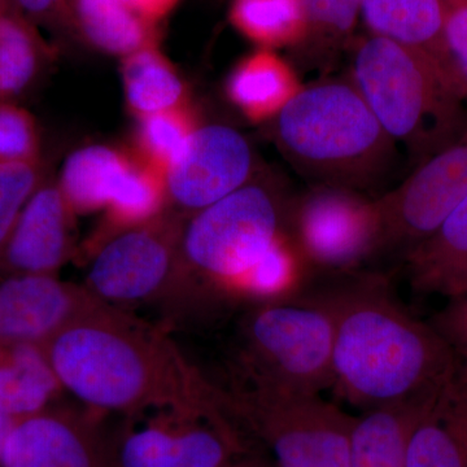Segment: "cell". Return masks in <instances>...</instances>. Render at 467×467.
Wrapping results in <instances>:
<instances>
[{
    "label": "cell",
    "instance_id": "obj_9",
    "mask_svg": "<svg viewBox=\"0 0 467 467\" xmlns=\"http://www.w3.org/2000/svg\"><path fill=\"white\" fill-rule=\"evenodd\" d=\"M467 196V130L378 196V256H405L427 241Z\"/></svg>",
    "mask_w": 467,
    "mask_h": 467
},
{
    "label": "cell",
    "instance_id": "obj_25",
    "mask_svg": "<svg viewBox=\"0 0 467 467\" xmlns=\"http://www.w3.org/2000/svg\"><path fill=\"white\" fill-rule=\"evenodd\" d=\"M45 43L15 5L0 8V101L26 90L41 70Z\"/></svg>",
    "mask_w": 467,
    "mask_h": 467
},
{
    "label": "cell",
    "instance_id": "obj_14",
    "mask_svg": "<svg viewBox=\"0 0 467 467\" xmlns=\"http://www.w3.org/2000/svg\"><path fill=\"white\" fill-rule=\"evenodd\" d=\"M0 467H110V462L94 418L47 408L16 420Z\"/></svg>",
    "mask_w": 467,
    "mask_h": 467
},
{
    "label": "cell",
    "instance_id": "obj_10",
    "mask_svg": "<svg viewBox=\"0 0 467 467\" xmlns=\"http://www.w3.org/2000/svg\"><path fill=\"white\" fill-rule=\"evenodd\" d=\"M181 230L161 216L126 229L98 252L85 287L112 306L155 299L178 275Z\"/></svg>",
    "mask_w": 467,
    "mask_h": 467
},
{
    "label": "cell",
    "instance_id": "obj_22",
    "mask_svg": "<svg viewBox=\"0 0 467 467\" xmlns=\"http://www.w3.org/2000/svg\"><path fill=\"white\" fill-rule=\"evenodd\" d=\"M125 100L138 119L186 106V86L158 43L124 57Z\"/></svg>",
    "mask_w": 467,
    "mask_h": 467
},
{
    "label": "cell",
    "instance_id": "obj_3",
    "mask_svg": "<svg viewBox=\"0 0 467 467\" xmlns=\"http://www.w3.org/2000/svg\"><path fill=\"white\" fill-rule=\"evenodd\" d=\"M272 122L282 155L313 186L367 193L395 161L396 143L352 82L303 86Z\"/></svg>",
    "mask_w": 467,
    "mask_h": 467
},
{
    "label": "cell",
    "instance_id": "obj_26",
    "mask_svg": "<svg viewBox=\"0 0 467 467\" xmlns=\"http://www.w3.org/2000/svg\"><path fill=\"white\" fill-rule=\"evenodd\" d=\"M230 23L259 48H295L304 38L301 0H233Z\"/></svg>",
    "mask_w": 467,
    "mask_h": 467
},
{
    "label": "cell",
    "instance_id": "obj_35",
    "mask_svg": "<svg viewBox=\"0 0 467 467\" xmlns=\"http://www.w3.org/2000/svg\"><path fill=\"white\" fill-rule=\"evenodd\" d=\"M441 410L451 429L459 435L467 454V408L448 391L441 400Z\"/></svg>",
    "mask_w": 467,
    "mask_h": 467
},
{
    "label": "cell",
    "instance_id": "obj_12",
    "mask_svg": "<svg viewBox=\"0 0 467 467\" xmlns=\"http://www.w3.org/2000/svg\"><path fill=\"white\" fill-rule=\"evenodd\" d=\"M252 171L254 153L238 130L223 125L198 126L165 175L167 195L192 216L251 182Z\"/></svg>",
    "mask_w": 467,
    "mask_h": 467
},
{
    "label": "cell",
    "instance_id": "obj_37",
    "mask_svg": "<svg viewBox=\"0 0 467 467\" xmlns=\"http://www.w3.org/2000/svg\"><path fill=\"white\" fill-rule=\"evenodd\" d=\"M451 393L467 408V365L460 364L459 371L451 387Z\"/></svg>",
    "mask_w": 467,
    "mask_h": 467
},
{
    "label": "cell",
    "instance_id": "obj_19",
    "mask_svg": "<svg viewBox=\"0 0 467 467\" xmlns=\"http://www.w3.org/2000/svg\"><path fill=\"white\" fill-rule=\"evenodd\" d=\"M61 391L42 346L0 342V411L21 420L50 408Z\"/></svg>",
    "mask_w": 467,
    "mask_h": 467
},
{
    "label": "cell",
    "instance_id": "obj_5",
    "mask_svg": "<svg viewBox=\"0 0 467 467\" xmlns=\"http://www.w3.org/2000/svg\"><path fill=\"white\" fill-rule=\"evenodd\" d=\"M290 199L273 184L248 182L192 214L180 236L177 281L202 297L235 292L285 233Z\"/></svg>",
    "mask_w": 467,
    "mask_h": 467
},
{
    "label": "cell",
    "instance_id": "obj_40",
    "mask_svg": "<svg viewBox=\"0 0 467 467\" xmlns=\"http://www.w3.org/2000/svg\"><path fill=\"white\" fill-rule=\"evenodd\" d=\"M14 0H0V8L12 7Z\"/></svg>",
    "mask_w": 467,
    "mask_h": 467
},
{
    "label": "cell",
    "instance_id": "obj_32",
    "mask_svg": "<svg viewBox=\"0 0 467 467\" xmlns=\"http://www.w3.org/2000/svg\"><path fill=\"white\" fill-rule=\"evenodd\" d=\"M441 3L451 72L467 97V0H441Z\"/></svg>",
    "mask_w": 467,
    "mask_h": 467
},
{
    "label": "cell",
    "instance_id": "obj_7",
    "mask_svg": "<svg viewBox=\"0 0 467 467\" xmlns=\"http://www.w3.org/2000/svg\"><path fill=\"white\" fill-rule=\"evenodd\" d=\"M213 399L242 439L251 435L270 451L275 467H349L356 417L321 395L213 386Z\"/></svg>",
    "mask_w": 467,
    "mask_h": 467
},
{
    "label": "cell",
    "instance_id": "obj_39",
    "mask_svg": "<svg viewBox=\"0 0 467 467\" xmlns=\"http://www.w3.org/2000/svg\"><path fill=\"white\" fill-rule=\"evenodd\" d=\"M230 467H266V462L260 459H252L250 456H242L234 461Z\"/></svg>",
    "mask_w": 467,
    "mask_h": 467
},
{
    "label": "cell",
    "instance_id": "obj_27",
    "mask_svg": "<svg viewBox=\"0 0 467 467\" xmlns=\"http://www.w3.org/2000/svg\"><path fill=\"white\" fill-rule=\"evenodd\" d=\"M167 198L164 175L140 158H130L106 211L112 223L130 229L160 216Z\"/></svg>",
    "mask_w": 467,
    "mask_h": 467
},
{
    "label": "cell",
    "instance_id": "obj_31",
    "mask_svg": "<svg viewBox=\"0 0 467 467\" xmlns=\"http://www.w3.org/2000/svg\"><path fill=\"white\" fill-rule=\"evenodd\" d=\"M39 161L0 167V245L39 187Z\"/></svg>",
    "mask_w": 467,
    "mask_h": 467
},
{
    "label": "cell",
    "instance_id": "obj_18",
    "mask_svg": "<svg viewBox=\"0 0 467 467\" xmlns=\"http://www.w3.org/2000/svg\"><path fill=\"white\" fill-rule=\"evenodd\" d=\"M303 88L290 63L275 50L259 48L243 58L229 76L227 97L254 122L273 119Z\"/></svg>",
    "mask_w": 467,
    "mask_h": 467
},
{
    "label": "cell",
    "instance_id": "obj_8",
    "mask_svg": "<svg viewBox=\"0 0 467 467\" xmlns=\"http://www.w3.org/2000/svg\"><path fill=\"white\" fill-rule=\"evenodd\" d=\"M285 233L308 272L350 275L377 257V199L353 190L315 186L288 201Z\"/></svg>",
    "mask_w": 467,
    "mask_h": 467
},
{
    "label": "cell",
    "instance_id": "obj_16",
    "mask_svg": "<svg viewBox=\"0 0 467 467\" xmlns=\"http://www.w3.org/2000/svg\"><path fill=\"white\" fill-rule=\"evenodd\" d=\"M418 294L448 300L467 294V196L427 241L402 259Z\"/></svg>",
    "mask_w": 467,
    "mask_h": 467
},
{
    "label": "cell",
    "instance_id": "obj_24",
    "mask_svg": "<svg viewBox=\"0 0 467 467\" xmlns=\"http://www.w3.org/2000/svg\"><path fill=\"white\" fill-rule=\"evenodd\" d=\"M303 41L292 48L308 67H324L353 38L361 18V0H301Z\"/></svg>",
    "mask_w": 467,
    "mask_h": 467
},
{
    "label": "cell",
    "instance_id": "obj_34",
    "mask_svg": "<svg viewBox=\"0 0 467 467\" xmlns=\"http://www.w3.org/2000/svg\"><path fill=\"white\" fill-rule=\"evenodd\" d=\"M430 324L441 335L445 342L467 331V294L450 300L444 309L436 313Z\"/></svg>",
    "mask_w": 467,
    "mask_h": 467
},
{
    "label": "cell",
    "instance_id": "obj_1",
    "mask_svg": "<svg viewBox=\"0 0 467 467\" xmlns=\"http://www.w3.org/2000/svg\"><path fill=\"white\" fill-rule=\"evenodd\" d=\"M340 276L315 294L333 318L331 389L362 411L441 401L460 368L450 344L395 299L386 276Z\"/></svg>",
    "mask_w": 467,
    "mask_h": 467
},
{
    "label": "cell",
    "instance_id": "obj_2",
    "mask_svg": "<svg viewBox=\"0 0 467 467\" xmlns=\"http://www.w3.org/2000/svg\"><path fill=\"white\" fill-rule=\"evenodd\" d=\"M61 389L94 411H216L213 384L164 335L100 304L43 344Z\"/></svg>",
    "mask_w": 467,
    "mask_h": 467
},
{
    "label": "cell",
    "instance_id": "obj_33",
    "mask_svg": "<svg viewBox=\"0 0 467 467\" xmlns=\"http://www.w3.org/2000/svg\"><path fill=\"white\" fill-rule=\"evenodd\" d=\"M14 5L36 26H50L69 17V0H14Z\"/></svg>",
    "mask_w": 467,
    "mask_h": 467
},
{
    "label": "cell",
    "instance_id": "obj_29",
    "mask_svg": "<svg viewBox=\"0 0 467 467\" xmlns=\"http://www.w3.org/2000/svg\"><path fill=\"white\" fill-rule=\"evenodd\" d=\"M441 400L414 426L409 438L405 467H467L465 448L445 420Z\"/></svg>",
    "mask_w": 467,
    "mask_h": 467
},
{
    "label": "cell",
    "instance_id": "obj_6",
    "mask_svg": "<svg viewBox=\"0 0 467 467\" xmlns=\"http://www.w3.org/2000/svg\"><path fill=\"white\" fill-rule=\"evenodd\" d=\"M239 337L243 386L304 395L333 387V318L316 295L257 304Z\"/></svg>",
    "mask_w": 467,
    "mask_h": 467
},
{
    "label": "cell",
    "instance_id": "obj_28",
    "mask_svg": "<svg viewBox=\"0 0 467 467\" xmlns=\"http://www.w3.org/2000/svg\"><path fill=\"white\" fill-rule=\"evenodd\" d=\"M196 129L195 119L186 106L142 117L135 138L138 158L165 178Z\"/></svg>",
    "mask_w": 467,
    "mask_h": 467
},
{
    "label": "cell",
    "instance_id": "obj_4",
    "mask_svg": "<svg viewBox=\"0 0 467 467\" xmlns=\"http://www.w3.org/2000/svg\"><path fill=\"white\" fill-rule=\"evenodd\" d=\"M352 52V84L416 165L465 133V92L434 58L370 34Z\"/></svg>",
    "mask_w": 467,
    "mask_h": 467
},
{
    "label": "cell",
    "instance_id": "obj_13",
    "mask_svg": "<svg viewBox=\"0 0 467 467\" xmlns=\"http://www.w3.org/2000/svg\"><path fill=\"white\" fill-rule=\"evenodd\" d=\"M103 301L54 275H14L0 282V342L43 346Z\"/></svg>",
    "mask_w": 467,
    "mask_h": 467
},
{
    "label": "cell",
    "instance_id": "obj_15",
    "mask_svg": "<svg viewBox=\"0 0 467 467\" xmlns=\"http://www.w3.org/2000/svg\"><path fill=\"white\" fill-rule=\"evenodd\" d=\"M72 208L58 186H39L0 245L12 275H54L72 247Z\"/></svg>",
    "mask_w": 467,
    "mask_h": 467
},
{
    "label": "cell",
    "instance_id": "obj_21",
    "mask_svg": "<svg viewBox=\"0 0 467 467\" xmlns=\"http://www.w3.org/2000/svg\"><path fill=\"white\" fill-rule=\"evenodd\" d=\"M70 9L82 36L107 54L125 57L158 43L155 24L140 17L124 0H72Z\"/></svg>",
    "mask_w": 467,
    "mask_h": 467
},
{
    "label": "cell",
    "instance_id": "obj_11",
    "mask_svg": "<svg viewBox=\"0 0 467 467\" xmlns=\"http://www.w3.org/2000/svg\"><path fill=\"white\" fill-rule=\"evenodd\" d=\"M244 453V441L220 411L162 409L125 432L117 467H230Z\"/></svg>",
    "mask_w": 467,
    "mask_h": 467
},
{
    "label": "cell",
    "instance_id": "obj_41",
    "mask_svg": "<svg viewBox=\"0 0 467 467\" xmlns=\"http://www.w3.org/2000/svg\"><path fill=\"white\" fill-rule=\"evenodd\" d=\"M266 467H275V465L272 466V465H270V463L266 462Z\"/></svg>",
    "mask_w": 467,
    "mask_h": 467
},
{
    "label": "cell",
    "instance_id": "obj_38",
    "mask_svg": "<svg viewBox=\"0 0 467 467\" xmlns=\"http://www.w3.org/2000/svg\"><path fill=\"white\" fill-rule=\"evenodd\" d=\"M17 420L7 416V414L0 411V457H2L3 450H5V441H7L9 434H11L12 429H14L15 423Z\"/></svg>",
    "mask_w": 467,
    "mask_h": 467
},
{
    "label": "cell",
    "instance_id": "obj_36",
    "mask_svg": "<svg viewBox=\"0 0 467 467\" xmlns=\"http://www.w3.org/2000/svg\"><path fill=\"white\" fill-rule=\"evenodd\" d=\"M133 11L150 24H158L167 17L180 0H124Z\"/></svg>",
    "mask_w": 467,
    "mask_h": 467
},
{
    "label": "cell",
    "instance_id": "obj_17",
    "mask_svg": "<svg viewBox=\"0 0 467 467\" xmlns=\"http://www.w3.org/2000/svg\"><path fill=\"white\" fill-rule=\"evenodd\" d=\"M361 20L370 36L429 55L456 81L445 47L441 0H361Z\"/></svg>",
    "mask_w": 467,
    "mask_h": 467
},
{
    "label": "cell",
    "instance_id": "obj_30",
    "mask_svg": "<svg viewBox=\"0 0 467 467\" xmlns=\"http://www.w3.org/2000/svg\"><path fill=\"white\" fill-rule=\"evenodd\" d=\"M33 161H39L36 119L16 104L0 101V167Z\"/></svg>",
    "mask_w": 467,
    "mask_h": 467
},
{
    "label": "cell",
    "instance_id": "obj_23",
    "mask_svg": "<svg viewBox=\"0 0 467 467\" xmlns=\"http://www.w3.org/2000/svg\"><path fill=\"white\" fill-rule=\"evenodd\" d=\"M130 156L107 146H88L67 158L57 186L73 212L106 209Z\"/></svg>",
    "mask_w": 467,
    "mask_h": 467
},
{
    "label": "cell",
    "instance_id": "obj_20",
    "mask_svg": "<svg viewBox=\"0 0 467 467\" xmlns=\"http://www.w3.org/2000/svg\"><path fill=\"white\" fill-rule=\"evenodd\" d=\"M438 405H396L356 417L349 439V467H405L411 431Z\"/></svg>",
    "mask_w": 467,
    "mask_h": 467
}]
</instances>
